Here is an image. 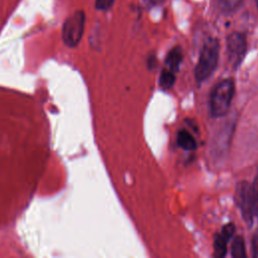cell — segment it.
<instances>
[{
    "label": "cell",
    "instance_id": "cell-1",
    "mask_svg": "<svg viewBox=\"0 0 258 258\" xmlns=\"http://www.w3.org/2000/svg\"><path fill=\"white\" fill-rule=\"evenodd\" d=\"M219 51L220 44L217 38L210 37L204 42L195 72L198 83L206 81L214 73L218 64Z\"/></svg>",
    "mask_w": 258,
    "mask_h": 258
},
{
    "label": "cell",
    "instance_id": "cell-2",
    "mask_svg": "<svg viewBox=\"0 0 258 258\" xmlns=\"http://www.w3.org/2000/svg\"><path fill=\"white\" fill-rule=\"evenodd\" d=\"M234 94L235 84L232 79H226L215 87L211 97V112L214 117H222L227 114Z\"/></svg>",
    "mask_w": 258,
    "mask_h": 258
},
{
    "label": "cell",
    "instance_id": "cell-3",
    "mask_svg": "<svg viewBox=\"0 0 258 258\" xmlns=\"http://www.w3.org/2000/svg\"><path fill=\"white\" fill-rule=\"evenodd\" d=\"M85 27V14L82 11L76 12L68 18L63 24L62 38L67 45L76 46L82 38Z\"/></svg>",
    "mask_w": 258,
    "mask_h": 258
},
{
    "label": "cell",
    "instance_id": "cell-4",
    "mask_svg": "<svg viewBox=\"0 0 258 258\" xmlns=\"http://www.w3.org/2000/svg\"><path fill=\"white\" fill-rule=\"evenodd\" d=\"M247 50L246 37L241 32H232L227 38L228 60L232 68L237 69L243 61Z\"/></svg>",
    "mask_w": 258,
    "mask_h": 258
},
{
    "label": "cell",
    "instance_id": "cell-5",
    "mask_svg": "<svg viewBox=\"0 0 258 258\" xmlns=\"http://www.w3.org/2000/svg\"><path fill=\"white\" fill-rule=\"evenodd\" d=\"M235 198L236 203L244 217V220L248 223H251L254 217L252 185L248 181H242L238 183L236 187Z\"/></svg>",
    "mask_w": 258,
    "mask_h": 258
},
{
    "label": "cell",
    "instance_id": "cell-6",
    "mask_svg": "<svg viewBox=\"0 0 258 258\" xmlns=\"http://www.w3.org/2000/svg\"><path fill=\"white\" fill-rule=\"evenodd\" d=\"M235 232V226L231 223L225 225L220 233H217L214 239V256L222 258L227 253L228 241L232 238Z\"/></svg>",
    "mask_w": 258,
    "mask_h": 258
},
{
    "label": "cell",
    "instance_id": "cell-7",
    "mask_svg": "<svg viewBox=\"0 0 258 258\" xmlns=\"http://www.w3.org/2000/svg\"><path fill=\"white\" fill-rule=\"evenodd\" d=\"M182 60V49L179 46L172 47L165 58V68L172 71L173 73H177L179 70V66Z\"/></svg>",
    "mask_w": 258,
    "mask_h": 258
},
{
    "label": "cell",
    "instance_id": "cell-8",
    "mask_svg": "<svg viewBox=\"0 0 258 258\" xmlns=\"http://www.w3.org/2000/svg\"><path fill=\"white\" fill-rule=\"evenodd\" d=\"M176 142L179 147H181L184 150H195L197 148V141L196 139L191 136V134L182 129L177 133L176 137Z\"/></svg>",
    "mask_w": 258,
    "mask_h": 258
},
{
    "label": "cell",
    "instance_id": "cell-9",
    "mask_svg": "<svg viewBox=\"0 0 258 258\" xmlns=\"http://www.w3.org/2000/svg\"><path fill=\"white\" fill-rule=\"evenodd\" d=\"M231 255L236 258H244L246 257V248L244 239L241 236H237L233 239L231 245Z\"/></svg>",
    "mask_w": 258,
    "mask_h": 258
},
{
    "label": "cell",
    "instance_id": "cell-10",
    "mask_svg": "<svg viewBox=\"0 0 258 258\" xmlns=\"http://www.w3.org/2000/svg\"><path fill=\"white\" fill-rule=\"evenodd\" d=\"M174 81H175V73L164 68L160 73L159 86L163 90H169L173 86Z\"/></svg>",
    "mask_w": 258,
    "mask_h": 258
},
{
    "label": "cell",
    "instance_id": "cell-11",
    "mask_svg": "<svg viewBox=\"0 0 258 258\" xmlns=\"http://www.w3.org/2000/svg\"><path fill=\"white\" fill-rule=\"evenodd\" d=\"M244 0H219V5L224 12H233L241 6Z\"/></svg>",
    "mask_w": 258,
    "mask_h": 258
},
{
    "label": "cell",
    "instance_id": "cell-12",
    "mask_svg": "<svg viewBox=\"0 0 258 258\" xmlns=\"http://www.w3.org/2000/svg\"><path fill=\"white\" fill-rule=\"evenodd\" d=\"M252 198H253V211L254 216L258 217V174L252 185Z\"/></svg>",
    "mask_w": 258,
    "mask_h": 258
},
{
    "label": "cell",
    "instance_id": "cell-13",
    "mask_svg": "<svg viewBox=\"0 0 258 258\" xmlns=\"http://www.w3.org/2000/svg\"><path fill=\"white\" fill-rule=\"evenodd\" d=\"M113 2L114 0H96V6L100 10H107L112 6Z\"/></svg>",
    "mask_w": 258,
    "mask_h": 258
},
{
    "label": "cell",
    "instance_id": "cell-14",
    "mask_svg": "<svg viewBox=\"0 0 258 258\" xmlns=\"http://www.w3.org/2000/svg\"><path fill=\"white\" fill-rule=\"evenodd\" d=\"M252 246H253V254L255 257H258V231L253 237L252 241Z\"/></svg>",
    "mask_w": 258,
    "mask_h": 258
},
{
    "label": "cell",
    "instance_id": "cell-15",
    "mask_svg": "<svg viewBox=\"0 0 258 258\" xmlns=\"http://www.w3.org/2000/svg\"><path fill=\"white\" fill-rule=\"evenodd\" d=\"M143 1H144V3H145L146 5H148V6H154V5L158 4L161 0H143Z\"/></svg>",
    "mask_w": 258,
    "mask_h": 258
},
{
    "label": "cell",
    "instance_id": "cell-16",
    "mask_svg": "<svg viewBox=\"0 0 258 258\" xmlns=\"http://www.w3.org/2000/svg\"><path fill=\"white\" fill-rule=\"evenodd\" d=\"M255 2H256V5H257V7H258V0H255Z\"/></svg>",
    "mask_w": 258,
    "mask_h": 258
}]
</instances>
